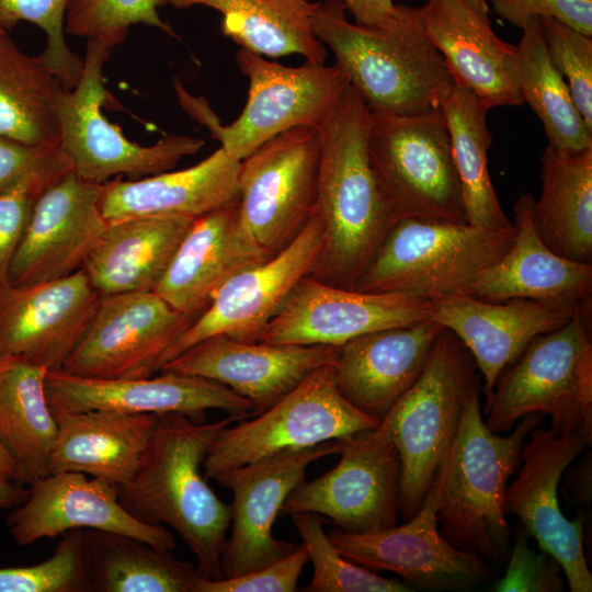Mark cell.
<instances>
[{
	"label": "cell",
	"instance_id": "obj_8",
	"mask_svg": "<svg viewBox=\"0 0 592 592\" xmlns=\"http://www.w3.org/2000/svg\"><path fill=\"white\" fill-rule=\"evenodd\" d=\"M240 71L249 79L241 114L223 126L203 98L191 95L178 80L179 102L193 119L205 125L234 160L241 161L278 134L298 126L318 127L335 106L350 81L335 64L306 61L288 67L240 48Z\"/></svg>",
	"mask_w": 592,
	"mask_h": 592
},
{
	"label": "cell",
	"instance_id": "obj_14",
	"mask_svg": "<svg viewBox=\"0 0 592 592\" xmlns=\"http://www.w3.org/2000/svg\"><path fill=\"white\" fill-rule=\"evenodd\" d=\"M200 314L177 310L155 292L100 295L92 318L61 371L88 378H140Z\"/></svg>",
	"mask_w": 592,
	"mask_h": 592
},
{
	"label": "cell",
	"instance_id": "obj_7",
	"mask_svg": "<svg viewBox=\"0 0 592 592\" xmlns=\"http://www.w3.org/2000/svg\"><path fill=\"white\" fill-rule=\"evenodd\" d=\"M476 369L462 341L444 328L418 379L378 425L399 454L405 520L420 509L457 432L468 395L479 385Z\"/></svg>",
	"mask_w": 592,
	"mask_h": 592
},
{
	"label": "cell",
	"instance_id": "obj_15",
	"mask_svg": "<svg viewBox=\"0 0 592 592\" xmlns=\"http://www.w3.org/2000/svg\"><path fill=\"white\" fill-rule=\"evenodd\" d=\"M527 439L517 476L505 489L504 511L516 515L539 549L560 563L571 592H591L592 574L583 550L584 514L568 520L558 499L562 475L591 444L579 434H557L540 425Z\"/></svg>",
	"mask_w": 592,
	"mask_h": 592
},
{
	"label": "cell",
	"instance_id": "obj_17",
	"mask_svg": "<svg viewBox=\"0 0 592 592\" xmlns=\"http://www.w3.org/2000/svg\"><path fill=\"white\" fill-rule=\"evenodd\" d=\"M323 239V226L314 207L308 221L287 247L235 274L216 291L205 310L163 354L160 369L192 345L213 335L258 341L289 292L314 271Z\"/></svg>",
	"mask_w": 592,
	"mask_h": 592
},
{
	"label": "cell",
	"instance_id": "obj_45",
	"mask_svg": "<svg viewBox=\"0 0 592 592\" xmlns=\"http://www.w3.org/2000/svg\"><path fill=\"white\" fill-rule=\"evenodd\" d=\"M70 170L62 155L43 171L18 186L0 193V288L9 284L10 263L27 227L36 201L47 186Z\"/></svg>",
	"mask_w": 592,
	"mask_h": 592
},
{
	"label": "cell",
	"instance_id": "obj_4",
	"mask_svg": "<svg viewBox=\"0 0 592 592\" xmlns=\"http://www.w3.org/2000/svg\"><path fill=\"white\" fill-rule=\"evenodd\" d=\"M345 13L341 0L317 2L312 31L331 49L335 65L371 113L414 115L441 109L456 82L441 54L407 13V20L392 30L349 22Z\"/></svg>",
	"mask_w": 592,
	"mask_h": 592
},
{
	"label": "cell",
	"instance_id": "obj_22",
	"mask_svg": "<svg viewBox=\"0 0 592 592\" xmlns=\"http://www.w3.org/2000/svg\"><path fill=\"white\" fill-rule=\"evenodd\" d=\"M100 294L83 269L61 278L0 288V357L61 369Z\"/></svg>",
	"mask_w": 592,
	"mask_h": 592
},
{
	"label": "cell",
	"instance_id": "obj_29",
	"mask_svg": "<svg viewBox=\"0 0 592 592\" xmlns=\"http://www.w3.org/2000/svg\"><path fill=\"white\" fill-rule=\"evenodd\" d=\"M534 201L531 194L516 200L512 246L467 294L493 303L527 299L576 311L592 309V263L568 260L543 243L533 225Z\"/></svg>",
	"mask_w": 592,
	"mask_h": 592
},
{
	"label": "cell",
	"instance_id": "obj_3",
	"mask_svg": "<svg viewBox=\"0 0 592 592\" xmlns=\"http://www.w3.org/2000/svg\"><path fill=\"white\" fill-rule=\"evenodd\" d=\"M544 414L531 413L508 435L491 432L481 415L479 385L466 400L457 432L439 467L435 492L441 534L456 548L503 566L510 527L504 496L522 446Z\"/></svg>",
	"mask_w": 592,
	"mask_h": 592
},
{
	"label": "cell",
	"instance_id": "obj_20",
	"mask_svg": "<svg viewBox=\"0 0 592 592\" xmlns=\"http://www.w3.org/2000/svg\"><path fill=\"white\" fill-rule=\"evenodd\" d=\"M103 190L104 183L70 170L43 191L11 260L9 285L53 281L83 269L107 226Z\"/></svg>",
	"mask_w": 592,
	"mask_h": 592
},
{
	"label": "cell",
	"instance_id": "obj_52",
	"mask_svg": "<svg viewBox=\"0 0 592 592\" xmlns=\"http://www.w3.org/2000/svg\"><path fill=\"white\" fill-rule=\"evenodd\" d=\"M30 488L16 482L0 471V511L13 509L21 504L29 496Z\"/></svg>",
	"mask_w": 592,
	"mask_h": 592
},
{
	"label": "cell",
	"instance_id": "obj_13",
	"mask_svg": "<svg viewBox=\"0 0 592 592\" xmlns=\"http://www.w3.org/2000/svg\"><path fill=\"white\" fill-rule=\"evenodd\" d=\"M378 425L337 440L341 456L338 464L310 481H300L286 498L278 517L316 513L348 533L396 525L400 458Z\"/></svg>",
	"mask_w": 592,
	"mask_h": 592
},
{
	"label": "cell",
	"instance_id": "obj_44",
	"mask_svg": "<svg viewBox=\"0 0 592 592\" xmlns=\"http://www.w3.org/2000/svg\"><path fill=\"white\" fill-rule=\"evenodd\" d=\"M540 24L549 57L592 128V36L550 18L540 19Z\"/></svg>",
	"mask_w": 592,
	"mask_h": 592
},
{
	"label": "cell",
	"instance_id": "obj_6",
	"mask_svg": "<svg viewBox=\"0 0 592 592\" xmlns=\"http://www.w3.org/2000/svg\"><path fill=\"white\" fill-rule=\"evenodd\" d=\"M514 238L515 226L493 230L466 221L402 218L394 224L353 289L425 301L467 294L480 274L508 252Z\"/></svg>",
	"mask_w": 592,
	"mask_h": 592
},
{
	"label": "cell",
	"instance_id": "obj_23",
	"mask_svg": "<svg viewBox=\"0 0 592 592\" xmlns=\"http://www.w3.org/2000/svg\"><path fill=\"white\" fill-rule=\"evenodd\" d=\"M403 9L441 54L456 84L490 110L524 103L514 79L515 46L494 33L487 0H424Z\"/></svg>",
	"mask_w": 592,
	"mask_h": 592
},
{
	"label": "cell",
	"instance_id": "obj_51",
	"mask_svg": "<svg viewBox=\"0 0 592 592\" xmlns=\"http://www.w3.org/2000/svg\"><path fill=\"white\" fill-rule=\"evenodd\" d=\"M567 471V469H566ZM568 501L573 503H585L591 501V457H585L580 465L567 471Z\"/></svg>",
	"mask_w": 592,
	"mask_h": 592
},
{
	"label": "cell",
	"instance_id": "obj_27",
	"mask_svg": "<svg viewBox=\"0 0 592 592\" xmlns=\"http://www.w3.org/2000/svg\"><path fill=\"white\" fill-rule=\"evenodd\" d=\"M243 225L239 200L195 217L155 293L184 314H201L235 274L270 258Z\"/></svg>",
	"mask_w": 592,
	"mask_h": 592
},
{
	"label": "cell",
	"instance_id": "obj_40",
	"mask_svg": "<svg viewBox=\"0 0 592 592\" xmlns=\"http://www.w3.org/2000/svg\"><path fill=\"white\" fill-rule=\"evenodd\" d=\"M299 533L308 559L312 565L310 582L305 592H410L413 588L403 581L385 578L343 556L322 527L319 514L296 512L291 514Z\"/></svg>",
	"mask_w": 592,
	"mask_h": 592
},
{
	"label": "cell",
	"instance_id": "obj_50",
	"mask_svg": "<svg viewBox=\"0 0 592 592\" xmlns=\"http://www.w3.org/2000/svg\"><path fill=\"white\" fill-rule=\"evenodd\" d=\"M355 24L378 29L392 30L407 20L402 4L392 0H341Z\"/></svg>",
	"mask_w": 592,
	"mask_h": 592
},
{
	"label": "cell",
	"instance_id": "obj_48",
	"mask_svg": "<svg viewBox=\"0 0 592 592\" xmlns=\"http://www.w3.org/2000/svg\"><path fill=\"white\" fill-rule=\"evenodd\" d=\"M494 13L520 27L532 19L550 18L592 36V0H490Z\"/></svg>",
	"mask_w": 592,
	"mask_h": 592
},
{
	"label": "cell",
	"instance_id": "obj_54",
	"mask_svg": "<svg viewBox=\"0 0 592 592\" xmlns=\"http://www.w3.org/2000/svg\"><path fill=\"white\" fill-rule=\"evenodd\" d=\"M424 1V0H423Z\"/></svg>",
	"mask_w": 592,
	"mask_h": 592
},
{
	"label": "cell",
	"instance_id": "obj_32",
	"mask_svg": "<svg viewBox=\"0 0 592 592\" xmlns=\"http://www.w3.org/2000/svg\"><path fill=\"white\" fill-rule=\"evenodd\" d=\"M192 217H146L107 224L83 270L100 295L153 292Z\"/></svg>",
	"mask_w": 592,
	"mask_h": 592
},
{
	"label": "cell",
	"instance_id": "obj_34",
	"mask_svg": "<svg viewBox=\"0 0 592 592\" xmlns=\"http://www.w3.org/2000/svg\"><path fill=\"white\" fill-rule=\"evenodd\" d=\"M46 373L26 361L0 357V445L22 485L48 475L57 436L45 392Z\"/></svg>",
	"mask_w": 592,
	"mask_h": 592
},
{
	"label": "cell",
	"instance_id": "obj_35",
	"mask_svg": "<svg viewBox=\"0 0 592 592\" xmlns=\"http://www.w3.org/2000/svg\"><path fill=\"white\" fill-rule=\"evenodd\" d=\"M91 592H192L196 567L171 549L121 533L83 530Z\"/></svg>",
	"mask_w": 592,
	"mask_h": 592
},
{
	"label": "cell",
	"instance_id": "obj_31",
	"mask_svg": "<svg viewBox=\"0 0 592 592\" xmlns=\"http://www.w3.org/2000/svg\"><path fill=\"white\" fill-rule=\"evenodd\" d=\"M158 414L88 410L56 414L48 474L73 471L119 487L138 471Z\"/></svg>",
	"mask_w": 592,
	"mask_h": 592
},
{
	"label": "cell",
	"instance_id": "obj_12",
	"mask_svg": "<svg viewBox=\"0 0 592 592\" xmlns=\"http://www.w3.org/2000/svg\"><path fill=\"white\" fill-rule=\"evenodd\" d=\"M319 155L318 128L298 126L240 161V218L271 257L298 236L314 210Z\"/></svg>",
	"mask_w": 592,
	"mask_h": 592
},
{
	"label": "cell",
	"instance_id": "obj_37",
	"mask_svg": "<svg viewBox=\"0 0 592 592\" xmlns=\"http://www.w3.org/2000/svg\"><path fill=\"white\" fill-rule=\"evenodd\" d=\"M65 89L39 55L25 54L0 30V136L29 146L59 145Z\"/></svg>",
	"mask_w": 592,
	"mask_h": 592
},
{
	"label": "cell",
	"instance_id": "obj_49",
	"mask_svg": "<svg viewBox=\"0 0 592 592\" xmlns=\"http://www.w3.org/2000/svg\"><path fill=\"white\" fill-rule=\"evenodd\" d=\"M61 156L59 145L29 146L0 136V193L18 186Z\"/></svg>",
	"mask_w": 592,
	"mask_h": 592
},
{
	"label": "cell",
	"instance_id": "obj_11",
	"mask_svg": "<svg viewBox=\"0 0 592 592\" xmlns=\"http://www.w3.org/2000/svg\"><path fill=\"white\" fill-rule=\"evenodd\" d=\"M109 56L107 48L87 41L80 79L59 100V148L71 170L84 180L105 183L115 175L170 171L182 158L198 152L204 140L189 135H168L150 146L133 143L103 115Z\"/></svg>",
	"mask_w": 592,
	"mask_h": 592
},
{
	"label": "cell",
	"instance_id": "obj_39",
	"mask_svg": "<svg viewBox=\"0 0 592 592\" xmlns=\"http://www.w3.org/2000/svg\"><path fill=\"white\" fill-rule=\"evenodd\" d=\"M513 71L523 102L540 121L548 146L581 150L592 146V128L577 109L562 76L555 68L542 32L540 19L522 29Z\"/></svg>",
	"mask_w": 592,
	"mask_h": 592
},
{
	"label": "cell",
	"instance_id": "obj_25",
	"mask_svg": "<svg viewBox=\"0 0 592 592\" xmlns=\"http://www.w3.org/2000/svg\"><path fill=\"white\" fill-rule=\"evenodd\" d=\"M337 346L241 341L225 334L192 345L161 371L200 376L248 399L254 415L267 410L316 368L334 363Z\"/></svg>",
	"mask_w": 592,
	"mask_h": 592
},
{
	"label": "cell",
	"instance_id": "obj_16",
	"mask_svg": "<svg viewBox=\"0 0 592 592\" xmlns=\"http://www.w3.org/2000/svg\"><path fill=\"white\" fill-rule=\"evenodd\" d=\"M339 453L337 440L284 451L231 468L214 479L232 492L230 534L221 569L231 578L276 561L298 545L274 537L273 524L293 489L315 460Z\"/></svg>",
	"mask_w": 592,
	"mask_h": 592
},
{
	"label": "cell",
	"instance_id": "obj_30",
	"mask_svg": "<svg viewBox=\"0 0 592 592\" xmlns=\"http://www.w3.org/2000/svg\"><path fill=\"white\" fill-rule=\"evenodd\" d=\"M240 161L219 147L197 164L138 180L104 183L101 210L107 224L146 217H198L238 197Z\"/></svg>",
	"mask_w": 592,
	"mask_h": 592
},
{
	"label": "cell",
	"instance_id": "obj_47",
	"mask_svg": "<svg viewBox=\"0 0 592 592\" xmlns=\"http://www.w3.org/2000/svg\"><path fill=\"white\" fill-rule=\"evenodd\" d=\"M308 561L307 550L300 544L283 558L236 577H198L192 592H294Z\"/></svg>",
	"mask_w": 592,
	"mask_h": 592
},
{
	"label": "cell",
	"instance_id": "obj_26",
	"mask_svg": "<svg viewBox=\"0 0 592 592\" xmlns=\"http://www.w3.org/2000/svg\"><path fill=\"white\" fill-rule=\"evenodd\" d=\"M429 303L430 318L452 331L473 356L487 400L502 371L535 337L558 329L580 311L527 299L493 303L468 294Z\"/></svg>",
	"mask_w": 592,
	"mask_h": 592
},
{
	"label": "cell",
	"instance_id": "obj_2",
	"mask_svg": "<svg viewBox=\"0 0 592 592\" xmlns=\"http://www.w3.org/2000/svg\"><path fill=\"white\" fill-rule=\"evenodd\" d=\"M234 418L195 422L175 412L160 413L136 475L117 487L118 500L137 520L173 528L196 559L198 577L224 578L221 556L230 526L224 503L201 467L218 434Z\"/></svg>",
	"mask_w": 592,
	"mask_h": 592
},
{
	"label": "cell",
	"instance_id": "obj_1",
	"mask_svg": "<svg viewBox=\"0 0 592 592\" xmlns=\"http://www.w3.org/2000/svg\"><path fill=\"white\" fill-rule=\"evenodd\" d=\"M372 113L350 84L317 127L320 155L315 210L323 246L310 276L354 288L397 221L379 192L368 156Z\"/></svg>",
	"mask_w": 592,
	"mask_h": 592
},
{
	"label": "cell",
	"instance_id": "obj_42",
	"mask_svg": "<svg viewBox=\"0 0 592 592\" xmlns=\"http://www.w3.org/2000/svg\"><path fill=\"white\" fill-rule=\"evenodd\" d=\"M0 592H91L83 530L65 533L54 554L39 563L0 568Z\"/></svg>",
	"mask_w": 592,
	"mask_h": 592
},
{
	"label": "cell",
	"instance_id": "obj_9",
	"mask_svg": "<svg viewBox=\"0 0 592 592\" xmlns=\"http://www.w3.org/2000/svg\"><path fill=\"white\" fill-rule=\"evenodd\" d=\"M367 146L379 192L396 220L466 221L442 109L414 115L372 113Z\"/></svg>",
	"mask_w": 592,
	"mask_h": 592
},
{
	"label": "cell",
	"instance_id": "obj_24",
	"mask_svg": "<svg viewBox=\"0 0 592 592\" xmlns=\"http://www.w3.org/2000/svg\"><path fill=\"white\" fill-rule=\"evenodd\" d=\"M30 486L27 498L13 508L7 520L20 546L80 528L121 533L157 547L175 548L174 537L166 526L134 517L121 504L117 487L104 479L60 471Z\"/></svg>",
	"mask_w": 592,
	"mask_h": 592
},
{
	"label": "cell",
	"instance_id": "obj_5",
	"mask_svg": "<svg viewBox=\"0 0 592 592\" xmlns=\"http://www.w3.org/2000/svg\"><path fill=\"white\" fill-rule=\"evenodd\" d=\"M591 310L535 337L502 371L486 400L491 432H509L523 417L542 413L555 433L579 434L592 443Z\"/></svg>",
	"mask_w": 592,
	"mask_h": 592
},
{
	"label": "cell",
	"instance_id": "obj_19",
	"mask_svg": "<svg viewBox=\"0 0 592 592\" xmlns=\"http://www.w3.org/2000/svg\"><path fill=\"white\" fill-rule=\"evenodd\" d=\"M428 318L429 301L332 286L306 275L286 296L258 341L339 348L358 335Z\"/></svg>",
	"mask_w": 592,
	"mask_h": 592
},
{
	"label": "cell",
	"instance_id": "obj_53",
	"mask_svg": "<svg viewBox=\"0 0 592 592\" xmlns=\"http://www.w3.org/2000/svg\"><path fill=\"white\" fill-rule=\"evenodd\" d=\"M0 471L16 481L15 467L12 460L10 459V457L8 456V454L1 447V445H0Z\"/></svg>",
	"mask_w": 592,
	"mask_h": 592
},
{
	"label": "cell",
	"instance_id": "obj_41",
	"mask_svg": "<svg viewBox=\"0 0 592 592\" xmlns=\"http://www.w3.org/2000/svg\"><path fill=\"white\" fill-rule=\"evenodd\" d=\"M167 0H70L65 15V33L94 41L111 50L124 43L133 25L158 27L177 37L158 8Z\"/></svg>",
	"mask_w": 592,
	"mask_h": 592
},
{
	"label": "cell",
	"instance_id": "obj_28",
	"mask_svg": "<svg viewBox=\"0 0 592 592\" xmlns=\"http://www.w3.org/2000/svg\"><path fill=\"white\" fill-rule=\"evenodd\" d=\"M444 327L428 318L358 335L338 348L333 363L340 394L382 421L421 374Z\"/></svg>",
	"mask_w": 592,
	"mask_h": 592
},
{
	"label": "cell",
	"instance_id": "obj_46",
	"mask_svg": "<svg viewBox=\"0 0 592 592\" xmlns=\"http://www.w3.org/2000/svg\"><path fill=\"white\" fill-rule=\"evenodd\" d=\"M514 544L508 557L504 576L496 583L498 592H559L565 579L560 563L549 554L536 553L527 544L528 534L519 523Z\"/></svg>",
	"mask_w": 592,
	"mask_h": 592
},
{
	"label": "cell",
	"instance_id": "obj_18",
	"mask_svg": "<svg viewBox=\"0 0 592 592\" xmlns=\"http://www.w3.org/2000/svg\"><path fill=\"white\" fill-rule=\"evenodd\" d=\"M437 503L431 486L420 509L402 525L366 533L332 530L339 551L372 571H390L410 587L460 591L488 579L493 569L482 557L453 546L439 531Z\"/></svg>",
	"mask_w": 592,
	"mask_h": 592
},
{
	"label": "cell",
	"instance_id": "obj_38",
	"mask_svg": "<svg viewBox=\"0 0 592 592\" xmlns=\"http://www.w3.org/2000/svg\"><path fill=\"white\" fill-rule=\"evenodd\" d=\"M451 137L466 221L503 230L514 225L504 214L488 169L492 136L487 115L490 109L467 89L456 84L441 106Z\"/></svg>",
	"mask_w": 592,
	"mask_h": 592
},
{
	"label": "cell",
	"instance_id": "obj_43",
	"mask_svg": "<svg viewBox=\"0 0 592 592\" xmlns=\"http://www.w3.org/2000/svg\"><path fill=\"white\" fill-rule=\"evenodd\" d=\"M69 1L0 0V30L9 31L22 21L41 27L46 35V46L39 56L68 90L78 83L83 68V58L69 48L65 38Z\"/></svg>",
	"mask_w": 592,
	"mask_h": 592
},
{
	"label": "cell",
	"instance_id": "obj_33",
	"mask_svg": "<svg viewBox=\"0 0 592 592\" xmlns=\"http://www.w3.org/2000/svg\"><path fill=\"white\" fill-rule=\"evenodd\" d=\"M542 190L533 205L537 236L556 254L592 263V146L540 157Z\"/></svg>",
	"mask_w": 592,
	"mask_h": 592
},
{
	"label": "cell",
	"instance_id": "obj_36",
	"mask_svg": "<svg viewBox=\"0 0 592 592\" xmlns=\"http://www.w3.org/2000/svg\"><path fill=\"white\" fill-rule=\"evenodd\" d=\"M178 9L205 5L221 16V31L241 48L277 58L291 54L325 64L326 46L316 37L307 0H167Z\"/></svg>",
	"mask_w": 592,
	"mask_h": 592
},
{
	"label": "cell",
	"instance_id": "obj_10",
	"mask_svg": "<svg viewBox=\"0 0 592 592\" xmlns=\"http://www.w3.org/2000/svg\"><path fill=\"white\" fill-rule=\"evenodd\" d=\"M237 422L225 428L208 451L203 463L206 479L284 451L344 439L380 423L340 394L333 363L312 371L267 410Z\"/></svg>",
	"mask_w": 592,
	"mask_h": 592
},
{
	"label": "cell",
	"instance_id": "obj_21",
	"mask_svg": "<svg viewBox=\"0 0 592 592\" xmlns=\"http://www.w3.org/2000/svg\"><path fill=\"white\" fill-rule=\"evenodd\" d=\"M45 392L54 415L88 410L175 412L195 422H204L208 409L224 410L236 421L254 415L252 403L227 386L172 371L140 378H88L47 371Z\"/></svg>",
	"mask_w": 592,
	"mask_h": 592
}]
</instances>
